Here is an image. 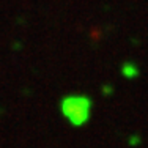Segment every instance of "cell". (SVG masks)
Wrapping results in <instances>:
<instances>
[{
    "mask_svg": "<svg viewBox=\"0 0 148 148\" xmlns=\"http://www.w3.org/2000/svg\"><path fill=\"white\" fill-rule=\"evenodd\" d=\"M65 114L73 120V123H80L84 118L88 115V103L80 98L65 101Z\"/></svg>",
    "mask_w": 148,
    "mask_h": 148,
    "instance_id": "cell-1",
    "label": "cell"
}]
</instances>
